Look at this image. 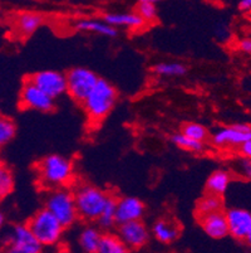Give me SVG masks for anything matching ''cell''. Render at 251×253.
<instances>
[{
    "instance_id": "obj_1",
    "label": "cell",
    "mask_w": 251,
    "mask_h": 253,
    "mask_svg": "<svg viewBox=\"0 0 251 253\" xmlns=\"http://www.w3.org/2000/svg\"><path fill=\"white\" fill-rule=\"evenodd\" d=\"M117 101V91L114 86L103 78H98L96 86L84 100L83 106L87 116L92 123H100L113 110Z\"/></svg>"
},
{
    "instance_id": "obj_2",
    "label": "cell",
    "mask_w": 251,
    "mask_h": 253,
    "mask_svg": "<svg viewBox=\"0 0 251 253\" xmlns=\"http://www.w3.org/2000/svg\"><path fill=\"white\" fill-rule=\"evenodd\" d=\"M39 179L41 184L48 188L64 186L73 178V164L71 160L62 155L45 156L38 164Z\"/></svg>"
},
{
    "instance_id": "obj_3",
    "label": "cell",
    "mask_w": 251,
    "mask_h": 253,
    "mask_svg": "<svg viewBox=\"0 0 251 253\" xmlns=\"http://www.w3.org/2000/svg\"><path fill=\"white\" fill-rule=\"evenodd\" d=\"M73 194H74L78 217L88 222L98 219L109 198L105 190L89 184L78 186Z\"/></svg>"
},
{
    "instance_id": "obj_4",
    "label": "cell",
    "mask_w": 251,
    "mask_h": 253,
    "mask_svg": "<svg viewBox=\"0 0 251 253\" xmlns=\"http://www.w3.org/2000/svg\"><path fill=\"white\" fill-rule=\"evenodd\" d=\"M45 208L62 223L64 228H68L77 222L78 211L75 208L74 194L66 188H53L45 199Z\"/></svg>"
},
{
    "instance_id": "obj_5",
    "label": "cell",
    "mask_w": 251,
    "mask_h": 253,
    "mask_svg": "<svg viewBox=\"0 0 251 253\" xmlns=\"http://www.w3.org/2000/svg\"><path fill=\"white\" fill-rule=\"evenodd\" d=\"M28 227L43 247L57 245L64 232L62 223L47 208L36 211L28 223Z\"/></svg>"
},
{
    "instance_id": "obj_6",
    "label": "cell",
    "mask_w": 251,
    "mask_h": 253,
    "mask_svg": "<svg viewBox=\"0 0 251 253\" xmlns=\"http://www.w3.org/2000/svg\"><path fill=\"white\" fill-rule=\"evenodd\" d=\"M67 93L75 102L83 103L88 97L93 87L98 81V76L93 71L84 67H74L66 75Z\"/></svg>"
},
{
    "instance_id": "obj_7",
    "label": "cell",
    "mask_w": 251,
    "mask_h": 253,
    "mask_svg": "<svg viewBox=\"0 0 251 253\" xmlns=\"http://www.w3.org/2000/svg\"><path fill=\"white\" fill-rule=\"evenodd\" d=\"M6 250L11 253H39L43 251L28 224H18L11 228L6 239Z\"/></svg>"
},
{
    "instance_id": "obj_8",
    "label": "cell",
    "mask_w": 251,
    "mask_h": 253,
    "mask_svg": "<svg viewBox=\"0 0 251 253\" xmlns=\"http://www.w3.org/2000/svg\"><path fill=\"white\" fill-rule=\"evenodd\" d=\"M20 105L28 110L52 112L55 109V100L36 87L33 82L27 80L20 91Z\"/></svg>"
},
{
    "instance_id": "obj_9",
    "label": "cell",
    "mask_w": 251,
    "mask_h": 253,
    "mask_svg": "<svg viewBox=\"0 0 251 253\" xmlns=\"http://www.w3.org/2000/svg\"><path fill=\"white\" fill-rule=\"evenodd\" d=\"M50 97H61L67 92V77L58 71H40L28 78Z\"/></svg>"
},
{
    "instance_id": "obj_10",
    "label": "cell",
    "mask_w": 251,
    "mask_h": 253,
    "mask_svg": "<svg viewBox=\"0 0 251 253\" xmlns=\"http://www.w3.org/2000/svg\"><path fill=\"white\" fill-rule=\"evenodd\" d=\"M251 139V126L249 124H234L217 130L213 135V144L218 148H239L243 142Z\"/></svg>"
},
{
    "instance_id": "obj_11",
    "label": "cell",
    "mask_w": 251,
    "mask_h": 253,
    "mask_svg": "<svg viewBox=\"0 0 251 253\" xmlns=\"http://www.w3.org/2000/svg\"><path fill=\"white\" fill-rule=\"evenodd\" d=\"M118 236L127 246L128 250H141L147 245L149 232L141 219L121 223L118 227Z\"/></svg>"
},
{
    "instance_id": "obj_12",
    "label": "cell",
    "mask_w": 251,
    "mask_h": 253,
    "mask_svg": "<svg viewBox=\"0 0 251 253\" xmlns=\"http://www.w3.org/2000/svg\"><path fill=\"white\" fill-rule=\"evenodd\" d=\"M229 225V236L236 241H245L251 225V213L243 208H231L225 213Z\"/></svg>"
},
{
    "instance_id": "obj_13",
    "label": "cell",
    "mask_w": 251,
    "mask_h": 253,
    "mask_svg": "<svg viewBox=\"0 0 251 253\" xmlns=\"http://www.w3.org/2000/svg\"><path fill=\"white\" fill-rule=\"evenodd\" d=\"M143 202L136 197H123L117 201L116 222L118 224L131 220L142 219L144 214Z\"/></svg>"
},
{
    "instance_id": "obj_14",
    "label": "cell",
    "mask_w": 251,
    "mask_h": 253,
    "mask_svg": "<svg viewBox=\"0 0 251 253\" xmlns=\"http://www.w3.org/2000/svg\"><path fill=\"white\" fill-rule=\"evenodd\" d=\"M199 219L205 233L213 239H222L229 236V225L224 211L202 215Z\"/></svg>"
},
{
    "instance_id": "obj_15",
    "label": "cell",
    "mask_w": 251,
    "mask_h": 253,
    "mask_svg": "<svg viewBox=\"0 0 251 253\" xmlns=\"http://www.w3.org/2000/svg\"><path fill=\"white\" fill-rule=\"evenodd\" d=\"M103 20L109 25H113L116 28L128 29H141L146 25V22L140 17L136 11H122V13H107L103 17Z\"/></svg>"
},
{
    "instance_id": "obj_16",
    "label": "cell",
    "mask_w": 251,
    "mask_h": 253,
    "mask_svg": "<svg viewBox=\"0 0 251 253\" xmlns=\"http://www.w3.org/2000/svg\"><path fill=\"white\" fill-rule=\"evenodd\" d=\"M152 233L158 242L169 245L179 238V227L175 220L161 218L152 225Z\"/></svg>"
},
{
    "instance_id": "obj_17",
    "label": "cell",
    "mask_w": 251,
    "mask_h": 253,
    "mask_svg": "<svg viewBox=\"0 0 251 253\" xmlns=\"http://www.w3.org/2000/svg\"><path fill=\"white\" fill-rule=\"evenodd\" d=\"M44 23L43 15L33 11H25L15 19V29L22 37H31L36 33Z\"/></svg>"
},
{
    "instance_id": "obj_18",
    "label": "cell",
    "mask_w": 251,
    "mask_h": 253,
    "mask_svg": "<svg viewBox=\"0 0 251 253\" xmlns=\"http://www.w3.org/2000/svg\"><path fill=\"white\" fill-rule=\"evenodd\" d=\"M74 29L79 32H89V33H97L100 36L108 37V38H116L118 36V31L116 27L109 25L105 20H94V19H80L74 23Z\"/></svg>"
},
{
    "instance_id": "obj_19",
    "label": "cell",
    "mask_w": 251,
    "mask_h": 253,
    "mask_svg": "<svg viewBox=\"0 0 251 253\" xmlns=\"http://www.w3.org/2000/svg\"><path fill=\"white\" fill-rule=\"evenodd\" d=\"M231 181V175L226 170H216L209 176L206 181V192L210 194L222 195L226 193Z\"/></svg>"
},
{
    "instance_id": "obj_20",
    "label": "cell",
    "mask_w": 251,
    "mask_h": 253,
    "mask_svg": "<svg viewBox=\"0 0 251 253\" xmlns=\"http://www.w3.org/2000/svg\"><path fill=\"white\" fill-rule=\"evenodd\" d=\"M101 236H102V233H101L98 228H94V227H86V228H83L79 236H78V243H79L83 252H98Z\"/></svg>"
},
{
    "instance_id": "obj_21",
    "label": "cell",
    "mask_w": 251,
    "mask_h": 253,
    "mask_svg": "<svg viewBox=\"0 0 251 253\" xmlns=\"http://www.w3.org/2000/svg\"><path fill=\"white\" fill-rule=\"evenodd\" d=\"M218 211H224L222 197L221 195L210 194V193H207L205 197H202L196 206V214L199 218Z\"/></svg>"
},
{
    "instance_id": "obj_22",
    "label": "cell",
    "mask_w": 251,
    "mask_h": 253,
    "mask_svg": "<svg viewBox=\"0 0 251 253\" xmlns=\"http://www.w3.org/2000/svg\"><path fill=\"white\" fill-rule=\"evenodd\" d=\"M128 251L130 250L119 238L118 234L105 233L101 236L100 247H98L100 253H126Z\"/></svg>"
},
{
    "instance_id": "obj_23",
    "label": "cell",
    "mask_w": 251,
    "mask_h": 253,
    "mask_svg": "<svg viewBox=\"0 0 251 253\" xmlns=\"http://www.w3.org/2000/svg\"><path fill=\"white\" fill-rule=\"evenodd\" d=\"M153 72L161 77H182L187 73V67L179 62H160L155 64Z\"/></svg>"
},
{
    "instance_id": "obj_24",
    "label": "cell",
    "mask_w": 251,
    "mask_h": 253,
    "mask_svg": "<svg viewBox=\"0 0 251 253\" xmlns=\"http://www.w3.org/2000/svg\"><path fill=\"white\" fill-rule=\"evenodd\" d=\"M116 207H117V199L113 197L108 198L107 203H106L105 208H103L102 213L98 217L97 222L102 229H110L113 228V225L116 224Z\"/></svg>"
},
{
    "instance_id": "obj_25",
    "label": "cell",
    "mask_w": 251,
    "mask_h": 253,
    "mask_svg": "<svg viewBox=\"0 0 251 253\" xmlns=\"http://www.w3.org/2000/svg\"><path fill=\"white\" fill-rule=\"evenodd\" d=\"M170 139H171L172 144L176 145L177 148L182 149V150L192 151V153H200V151L204 150L205 148L204 142L191 139V137L186 136L182 132H177V134L171 135Z\"/></svg>"
},
{
    "instance_id": "obj_26",
    "label": "cell",
    "mask_w": 251,
    "mask_h": 253,
    "mask_svg": "<svg viewBox=\"0 0 251 253\" xmlns=\"http://www.w3.org/2000/svg\"><path fill=\"white\" fill-rule=\"evenodd\" d=\"M14 189V176L8 165L0 163V199L8 197Z\"/></svg>"
},
{
    "instance_id": "obj_27",
    "label": "cell",
    "mask_w": 251,
    "mask_h": 253,
    "mask_svg": "<svg viewBox=\"0 0 251 253\" xmlns=\"http://www.w3.org/2000/svg\"><path fill=\"white\" fill-rule=\"evenodd\" d=\"M182 134H185L186 136L191 137L193 140H197V141H202L207 140L209 137V131L205 127L204 125L197 123H188L185 124L182 126V130H181Z\"/></svg>"
},
{
    "instance_id": "obj_28",
    "label": "cell",
    "mask_w": 251,
    "mask_h": 253,
    "mask_svg": "<svg viewBox=\"0 0 251 253\" xmlns=\"http://www.w3.org/2000/svg\"><path fill=\"white\" fill-rule=\"evenodd\" d=\"M17 127L10 119L0 117V148L10 142L15 136Z\"/></svg>"
},
{
    "instance_id": "obj_29",
    "label": "cell",
    "mask_w": 251,
    "mask_h": 253,
    "mask_svg": "<svg viewBox=\"0 0 251 253\" xmlns=\"http://www.w3.org/2000/svg\"><path fill=\"white\" fill-rule=\"evenodd\" d=\"M136 13L140 14V17L144 20L146 23H152L157 19V8L156 4L152 3H138L137 8H136Z\"/></svg>"
},
{
    "instance_id": "obj_30",
    "label": "cell",
    "mask_w": 251,
    "mask_h": 253,
    "mask_svg": "<svg viewBox=\"0 0 251 253\" xmlns=\"http://www.w3.org/2000/svg\"><path fill=\"white\" fill-rule=\"evenodd\" d=\"M239 169L244 178L251 180V159L243 156V159L239 162Z\"/></svg>"
},
{
    "instance_id": "obj_31",
    "label": "cell",
    "mask_w": 251,
    "mask_h": 253,
    "mask_svg": "<svg viewBox=\"0 0 251 253\" xmlns=\"http://www.w3.org/2000/svg\"><path fill=\"white\" fill-rule=\"evenodd\" d=\"M239 151H240V154L243 156L251 159V139L248 140V141L243 142V144L239 146Z\"/></svg>"
},
{
    "instance_id": "obj_32",
    "label": "cell",
    "mask_w": 251,
    "mask_h": 253,
    "mask_svg": "<svg viewBox=\"0 0 251 253\" xmlns=\"http://www.w3.org/2000/svg\"><path fill=\"white\" fill-rule=\"evenodd\" d=\"M239 49L246 54H251V38H244L239 42Z\"/></svg>"
},
{
    "instance_id": "obj_33",
    "label": "cell",
    "mask_w": 251,
    "mask_h": 253,
    "mask_svg": "<svg viewBox=\"0 0 251 253\" xmlns=\"http://www.w3.org/2000/svg\"><path fill=\"white\" fill-rule=\"evenodd\" d=\"M239 9L243 11L251 10V0H241L239 3Z\"/></svg>"
},
{
    "instance_id": "obj_34",
    "label": "cell",
    "mask_w": 251,
    "mask_h": 253,
    "mask_svg": "<svg viewBox=\"0 0 251 253\" xmlns=\"http://www.w3.org/2000/svg\"><path fill=\"white\" fill-rule=\"evenodd\" d=\"M244 242H245L246 245L251 248V225H250V228H249V232H248V234H246L245 241H244Z\"/></svg>"
},
{
    "instance_id": "obj_35",
    "label": "cell",
    "mask_w": 251,
    "mask_h": 253,
    "mask_svg": "<svg viewBox=\"0 0 251 253\" xmlns=\"http://www.w3.org/2000/svg\"><path fill=\"white\" fill-rule=\"evenodd\" d=\"M138 3H152V4H157L160 3V1H162V0H137Z\"/></svg>"
},
{
    "instance_id": "obj_36",
    "label": "cell",
    "mask_w": 251,
    "mask_h": 253,
    "mask_svg": "<svg viewBox=\"0 0 251 253\" xmlns=\"http://www.w3.org/2000/svg\"><path fill=\"white\" fill-rule=\"evenodd\" d=\"M3 224H4V214L0 211V228L3 227Z\"/></svg>"
}]
</instances>
